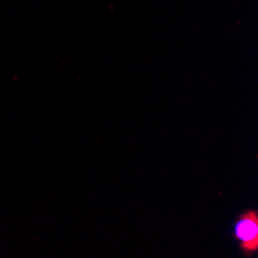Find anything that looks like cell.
I'll list each match as a JSON object with an SVG mask.
<instances>
[{"label":"cell","mask_w":258,"mask_h":258,"mask_svg":"<svg viewBox=\"0 0 258 258\" xmlns=\"http://www.w3.org/2000/svg\"><path fill=\"white\" fill-rule=\"evenodd\" d=\"M233 235L238 240L244 253L252 255L258 250V215L253 210L243 214L233 227Z\"/></svg>","instance_id":"cell-1"}]
</instances>
